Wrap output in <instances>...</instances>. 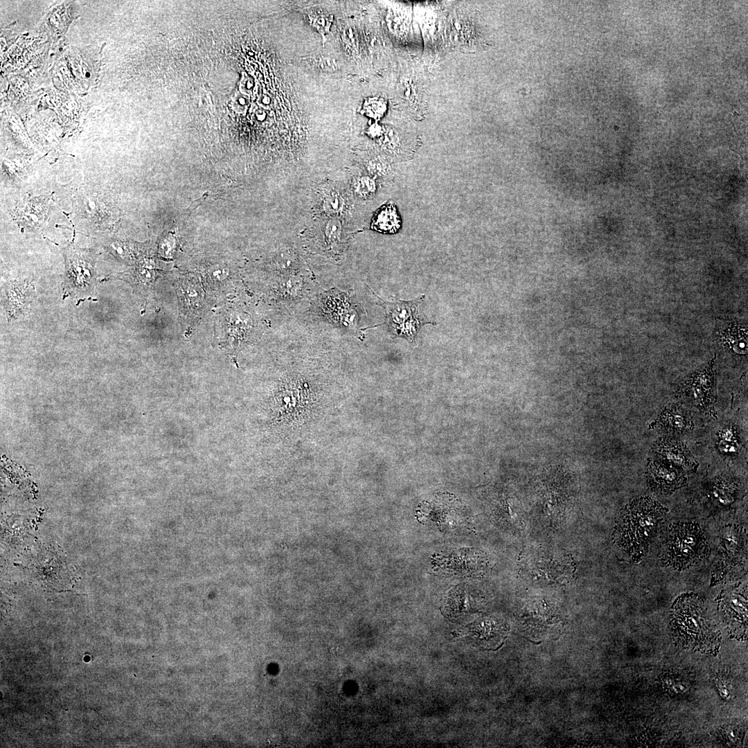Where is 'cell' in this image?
Instances as JSON below:
<instances>
[{
    "label": "cell",
    "instance_id": "11",
    "mask_svg": "<svg viewBox=\"0 0 748 748\" xmlns=\"http://www.w3.org/2000/svg\"><path fill=\"white\" fill-rule=\"evenodd\" d=\"M716 341L725 349L738 355L747 352V328L744 323L730 321L717 328Z\"/></svg>",
    "mask_w": 748,
    "mask_h": 748
},
{
    "label": "cell",
    "instance_id": "5",
    "mask_svg": "<svg viewBox=\"0 0 748 748\" xmlns=\"http://www.w3.org/2000/svg\"><path fill=\"white\" fill-rule=\"evenodd\" d=\"M718 609L732 639L745 641L747 636V591L736 586L722 591Z\"/></svg>",
    "mask_w": 748,
    "mask_h": 748
},
{
    "label": "cell",
    "instance_id": "13",
    "mask_svg": "<svg viewBox=\"0 0 748 748\" xmlns=\"http://www.w3.org/2000/svg\"><path fill=\"white\" fill-rule=\"evenodd\" d=\"M400 227V218L393 204L382 206L373 219L371 228L379 232L392 233Z\"/></svg>",
    "mask_w": 748,
    "mask_h": 748
},
{
    "label": "cell",
    "instance_id": "23",
    "mask_svg": "<svg viewBox=\"0 0 748 748\" xmlns=\"http://www.w3.org/2000/svg\"><path fill=\"white\" fill-rule=\"evenodd\" d=\"M729 683L726 680L719 679L717 682L718 688L724 697L729 698L731 696V691L728 688L727 684Z\"/></svg>",
    "mask_w": 748,
    "mask_h": 748
},
{
    "label": "cell",
    "instance_id": "22",
    "mask_svg": "<svg viewBox=\"0 0 748 748\" xmlns=\"http://www.w3.org/2000/svg\"><path fill=\"white\" fill-rule=\"evenodd\" d=\"M664 684L668 691L673 693L682 694L688 689V686L685 684V682L677 678L668 677L664 680Z\"/></svg>",
    "mask_w": 748,
    "mask_h": 748
},
{
    "label": "cell",
    "instance_id": "10",
    "mask_svg": "<svg viewBox=\"0 0 748 748\" xmlns=\"http://www.w3.org/2000/svg\"><path fill=\"white\" fill-rule=\"evenodd\" d=\"M660 427L668 432L683 434L694 428L690 413L679 404L667 406L658 418L650 425V428Z\"/></svg>",
    "mask_w": 748,
    "mask_h": 748
},
{
    "label": "cell",
    "instance_id": "1",
    "mask_svg": "<svg viewBox=\"0 0 748 748\" xmlns=\"http://www.w3.org/2000/svg\"><path fill=\"white\" fill-rule=\"evenodd\" d=\"M668 510L648 497L633 499L621 511L613 538L634 562L641 561L661 531Z\"/></svg>",
    "mask_w": 748,
    "mask_h": 748
},
{
    "label": "cell",
    "instance_id": "6",
    "mask_svg": "<svg viewBox=\"0 0 748 748\" xmlns=\"http://www.w3.org/2000/svg\"><path fill=\"white\" fill-rule=\"evenodd\" d=\"M649 488L654 492L668 495L686 484L687 479L677 467L649 459L645 470Z\"/></svg>",
    "mask_w": 748,
    "mask_h": 748
},
{
    "label": "cell",
    "instance_id": "8",
    "mask_svg": "<svg viewBox=\"0 0 748 748\" xmlns=\"http://www.w3.org/2000/svg\"><path fill=\"white\" fill-rule=\"evenodd\" d=\"M747 534L743 527L729 524L720 534L719 553L729 564H738L747 555Z\"/></svg>",
    "mask_w": 748,
    "mask_h": 748
},
{
    "label": "cell",
    "instance_id": "21",
    "mask_svg": "<svg viewBox=\"0 0 748 748\" xmlns=\"http://www.w3.org/2000/svg\"><path fill=\"white\" fill-rule=\"evenodd\" d=\"M39 205V204H37V206H35V204H31L27 206L26 208L24 207L26 210H23L21 215L22 217L26 220L27 223H29L30 224L33 223L37 224L41 221V219H42V215L44 213L43 209L35 212V208H37Z\"/></svg>",
    "mask_w": 748,
    "mask_h": 748
},
{
    "label": "cell",
    "instance_id": "12",
    "mask_svg": "<svg viewBox=\"0 0 748 748\" xmlns=\"http://www.w3.org/2000/svg\"><path fill=\"white\" fill-rule=\"evenodd\" d=\"M424 297L425 296L422 295L419 298L411 301H398L393 303L382 301L387 315L386 322L391 327L393 332L418 309Z\"/></svg>",
    "mask_w": 748,
    "mask_h": 748
},
{
    "label": "cell",
    "instance_id": "2",
    "mask_svg": "<svg viewBox=\"0 0 748 748\" xmlns=\"http://www.w3.org/2000/svg\"><path fill=\"white\" fill-rule=\"evenodd\" d=\"M670 628L675 643L684 649L708 655L719 652L720 632L697 594L685 593L677 598L670 609Z\"/></svg>",
    "mask_w": 748,
    "mask_h": 748
},
{
    "label": "cell",
    "instance_id": "17",
    "mask_svg": "<svg viewBox=\"0 0 748 748\" xmlns=\"http://www.w3.org/2000/svg\"><path fill=\"white\" fill-rule=\"evenodd\" d=\"M342 235V225L337 217L328 220L323 227V236L326 244L331 248L337 246Z\"/></svg>",
    "mask_w": 748,
    "mask_h": 748
},
{
    "label": "cell",
    "instance_id": "4",
    "mask_svg": "<svg viewBox=\"0 0 748 748\" xmlns=\"http://www.w3.org/2000/svg\"><path fill=\"white\" fill-rule=\"evenodd\" d=\"M715 359V356L704 368L688 375L677 392L679 397L713 417L716 415L713 407L716 400Z\"/></svg>",
    "mask_w": 748,
    "mask_h": 748
},
{
    "label": "cell",
    "instance_id": "16",
    "mask_svg": "<svg viewBox=\"0 0 748 748\" xmlns=\"http://www.w3.org/2000/svg\"><path fill=\"white\" fill-rule=\"evenodd\" d=\"M346 202L343 196L337 191H328L323 197L322 206L328 215L336 217L341 214L345 208Z\"/></svg>",
    "mask_w": 748,
    "mask_h": 748
},
{
    "label": "cell",
    "instance_id": "7",
    "mask_svg": "<svg viewBox=\"0 0 748 748\" xmlns=\"http://www.w3.org/2000/svg\"><path fill=\"white\" fill-rule=\"evenodd\" d=\"M652 452L663 463L684 470H696L699 464L683 443L669 437H661L653 445Z\"/></svg>",
    "mask_w": 748,
    "mask_h": 748
},
{
    "label": "cell",
    "instance_id": "18",
    "mask_svg": "<svg viewBox=\"0 0 748 748\" xmlns=\"http://www.w3.org/2000/svg\"><path fill=\"white\" fill-rule=\"evenodd\" d=\"M738 434L734 427H727L719 434L720 448L724 453L734 454L738 451Z\"/></svg>",
    "mask_w": 748,
    "mask_h": 748
},
{
    "label": "cell",
    "instance_id": "20",
    "mask_svg": "<svg viewBox=\"0 0 748 748\" xmlns=\"http://www.w3.org/2000/svg\"><path fill=\"white\" fill-rule=\"evenodd\" d=\"M375 190V183L368 177L358 178L354 183V190L360 196L370 195Z\"/></svg>",
    "mask_w": 748,
    "mask_h": 748
},
{
    "label": "cell",
    "instance_id": "19",
    "mask_svg": "<svg viewBox=\"0 0 748 748\" xmlns=\"http://www.w3.org/2000/svg\"><path fill=\"white\" fill-rule=\"evenodd\" d=\"M735 490L736 485L733 483H728L721 480L716 481L711 493L713 497L718 499L720 503L727 504L733 501Z\"/></svg>",
    "mask_w": 748,
    "mask_h": 748
},
{
    "label": "cell",
    "instance_id": "15",
    "mask_svg": "<svg viewBox=\"0 0 748 748\" xmlns=\"http://www.w3.org/2000/svg\"><path fill=\"white\" fill-rule=\"evenodd\" d=\"M471 608L470 596L466 591L458 588L449 593L445 603V609L448 614L453 617H459Z\"/></svg>",
    "mask_w": 748,
    "mask_h": 748
},
{
    "label": "cell",
    "instance_id": "14",
    "mask_svg": "<svg viewBox=\"0 0 748 748\" xmlns=\"http://www.w3.org/2000/svg\"><path fill=\"white\" fill-rule=\"evenodd\" d=\"M425 324L436 325V322L427 320L418 309L394 331L396 335L406 339L411 344L416 343V337L420 327Z\"/></svg>",
    "mask_w": 748,
    "mask_h": 748
},
{
    "label": "cell",
    "instance_id": "3",
    "mask_svg": "<svg viewBox=\"0 0 748 748\" xmlns=\"http://www.w3.org/2000/svg\"><path fill=\"white\" fill-rule=\"evenodd\" d=\"M709 552L706 539L695 522L670 524L664 531L659 558L668 567L682 571L700 563Z\"/></svg>",
    "mask_w": 748,
    "mask_h": 748
},
{
    "label": "cell",
    "instance_id": "9",
    "mask_svg": "<svg viewBox=\"0 0 748 748\" xmlns=\"http://www.w3.org/2000/svg\"><path fill=\"white\" fill-rule=\"evenodd\" d=\"M506 629L491 619L472 624L469 630L472 641L482 649L495 650L503 643Z\"/></svg>",
    "mask_w": 748,
    "mask_h": 748
},
{
    "label": "cell",
    "instance_id": "24",
    "mask_svg": "<svg viewBox=\"0 0 748 748\" xmlns=\"http://www.w3.org/2000/svg\"><path fill=\"white\" fill-rule=\"evenodd\" d=\"M85 75H86V77L89 78V77H90V73L89 72H87Z\"/></svg>",
    "mask_w": 748,
    "mask_h": 748
}]
</instances>
